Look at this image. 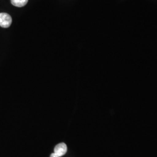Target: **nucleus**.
I'll return each mask as SVG.
<instances>
[{
  "label": "nucleus",
  "mask_w": 157,
  "mask_h": 157,
  "mask_svg": "<svg viewBox=\"0 0 157 157\" xmlns=\"http://www.w3.org/2000/svg\"><path fill=\"white\" fill-rule=\"evenodd\" d=\"M12 19L9 14L0 13V26L3 28H8L11 25Z\"/></svg>",
  "instance_id": "2"
},
{
  "label": "nucleus",
  "mask_w": 157,
  "mask_h": 157,
  "mask_svg": "<svg viewBox=\"0 0 157 157\" xmlns=\"http://www.w3.org/2000/svg\"><path fill=\"white\" fill-rule=\"evenodd\" d=\"M12 4L17 7H22L26 6L28 0H11Z\"/></svg>",
  "instance_id": "3"
},
{
  "label": "nucleus",
  "mask_w": 157,
  "mask_h": 157,
  "mask_svg": "<svg viewBox=\"0 0 157 157\" xmlns=\"http://www.w3.org/2000/svg\"><path fill=\"white\" fill-rule=\"evenodd\" d=\"M67 146L64 143L57 144L54 148V152L51 154L50 157H61L67 152Z\"/></svg>",
  "instance_id": "1"
}]
</instances>
